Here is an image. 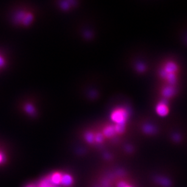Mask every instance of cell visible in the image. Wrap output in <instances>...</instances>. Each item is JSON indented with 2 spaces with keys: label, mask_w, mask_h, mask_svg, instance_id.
Listing matches in <instances>:
<instances>
[{
  "label": "cell",
  "mask_w": 187,
  "mask_h": 187,
  "mask_svg": "<svg viewBox=\"0 0 187 187\" xmlns=\"http://www.w3.org/2000/svg\"><path fill=\"white\" fill-rule=\"evenodd\" d=\"M95 141H96V142H98V143L101 142L102 141H103V136H102L101 135H100V134L97 135V136L95 137Z\"/></svg>",
  "instance_id": "8"
},
{
  "label": "cell",
  "mask_w": 187,
  "mask_h": 187,
  "mask_svg": "<svg viewBox=\"0 0 187 187\" xmlns=\"http://www.w3.org/2000/svg\"><path fill=\"white\" fill-rule=\"evenodd\" d=\"M129 187V186H127V187Z\"/></svg>",
  "instance_id": "13"
},
{
  "label": "cell",
  "mask_w": 187,
  "mask_h": 187,
  "mask_svg": "<svg viewBox=\"0 0 187 187\" xmlns=\"http://www.w3.org/2000/svg\"><path fill=\"white\" fill-rule=\"evenodd\" d=\"M33 16L30 13H26L24 12H20L16 14L15 20L17 22H22L24 25H27L32 21Z\"/></svg>",
  "instance_id": "1"
},
{
  "label": "cell",
  "mask_w": 187,
  "mask_h": 187,
  "mask_svg": "<svg viewBox=\"0 0 187 187\" xmlns=\"http://www.w3.org/2000/svg\"><path fill=\"white\" fill-rule=\"evenodd\" d=\"M3 161V156L0 153V164Z\"/></svg>",
  "instance_id": "11"
},
{
  "label": "cell",
  "mask_w": 187,
  "mask_h": 187,
  "mask_svg": "<svg viewBox=\"0 0 187 187\" xmlns=\"http://www.w3.org/2000/svg\"><path fill=\"white\" fill-rule=\"evenodd\" d=\"M5 64V61L4 60V59L0 56V67H2Z\"/></svg>",
  "instance_id": "10"
},
{
  "label": "cell",
  "mask_w": 187,
  "mask_h": 187,
  "mask_svg": "<svg viewBox=\"0 0 187 187\" xmlns=\"http://www.w3.org/2000/svg\"><path fill=\"white\" fill-rule=\"evenodd\" d=\"M128 185H126V184L124 182H121L117 185V187H126Z\"/></svg>",
  "instance_id": "9"
},
{
  "label": "cell",
  "mask_w": 187,
  "mask_h": 187,
  "mask_svg": "<svg viewBox=\"0 0 187 187\" xmlns=\"http://www.w3.org/2000/svg\"><path fill=\"white\" fill-rule=\"evenodd\" d=\"M73 182L72 177L69 175H62V181H61V184L65 185V186H69L72 184Z\"/></svg>",
  "instance_id": "3"
},
{
  "label": "cell",
  "mask_w": 187,
  "mask_h": 187,
  "mask_svg": "<svg viewBox=\"0 0 187 187\" xmlns=\"http://www.w3.org/2000/svg\"><path fill=\"white\" fill-rule=\"evenodd\" d=\"M156 182L164 187H170L171 185L170 180L164 177H158L156 178Z\"/></svg>",
  "instance_id": "2"
},
{
  "label": "cell",
  "mask_w": 187,
  "mask_h": 187,
  "mask_svg": "<svg viewBox=\"0 0 187 187\" xmlns=\"http://www.w3.org/2000/svg\"><path fill=\"white\" fill-rule=\"evenodd\" d=\"M26 108V110L27 111V112L29 113L30 114H32L34 112V108L30 105H27Z\"/></svg>",
  "instance_id": "7"
},
{
  "label": "cell",
  "mask_w": 187,
  "mask_h": 187,
  "mask_svg": "<svg viewBox=\"0 0 187 187\" xmlns=\"http://www.w3.org/2000/svg\"><path fill=\"white\" fill-rule=\"evenodd\" d=\"M86 139L87 140V141H88L89 143H93L94 142V138L93 134H91V133H89V134H88L86 136Z\"/></svg>",
  "instance_id": "6"
},
{
  "label": "cell",
  "mask_w": 187,
  "mask_h": 187,
  "mask_svg": "<svg viewBox=\"0 0 187 187\" xmlns=\"http://www.w3.org/2000/svg\"><path fill=\"white\" fill-rule=\"evenodd\" d=\"M36 187L34 185H27V187Z\"/></svg>",
  "instance_id": "12"
},
{
  "label": "cell",
  "mask_w": 187,
  "mask_h": 187,
  "mask_svg": "<svg viewBox=\"0 0 187 187\" xmlns=\"http://www.w3.org/2000/svg\"><path fill=\"white\" fill-rule=\"evenodd\" d=\"M114 128L112 127L107 128L104 132V134L106 136H111L112 134H114Z\"/></svg>",
  "instance_id": "5"
},
{
  "label": "cell",
  "mask_w": 187,
  "mask_h": 187,
  "mask_svg": "<svg viewBox=\"0 0 187 187\" xmlns=\"http://www.w3.org/2000/svg\"><path fill=\"white\" fill-rule=\"evenodd\" d=\"M62 175L60 173H55L51 177V182L54 184H60L61 183Z\"/></svg>",
  "instance_id": "4"
}]
</instances>
